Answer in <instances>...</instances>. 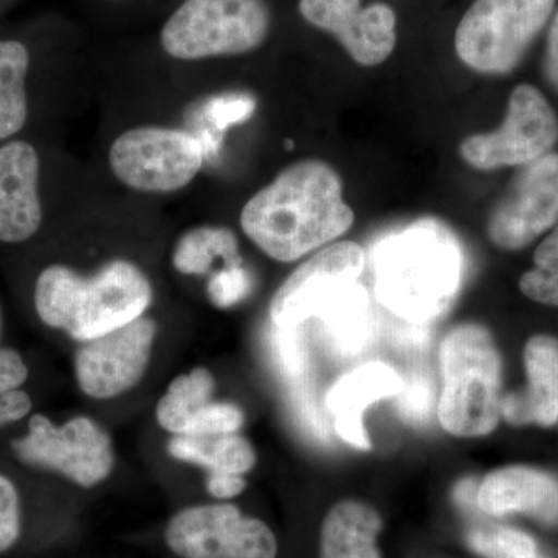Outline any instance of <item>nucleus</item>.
I'll list each match as a JSON object with an SVG mask.
<instances>
[{"label": "nucleus", "instance_id": "1", "mask_svg": "<svg viewBox=\"0 0 558 558\" xmlns=\"http://www.w3.org/2000/svg\"><path fill=\"white\" fill-rule=\"evenodd\" d=\"M354 220L339 172L318 159L290 165L241 211L245 236L278 263H295L328 247Z\"/></svg>", "mask_w": 558, "mask_h": 558}, {"label": "nucleus", "instance_id": "2", "mask_svg": "<svg viewBox=\"0 0 558 558\" xmlns=\"http://www.w3.org/2000/svg\"><path fill=\"white\" fill-rule=\"evenodd\" d=\"M154 301L148 275L128 259L106 263L90 277L64 264L46 267L35 284L44 325L84 343L143 317Z\"/></svg>", "mask_w": 558, "mask_h": 558}, {"label": "nucleus", "instance_id": "3", "mask_svg": "<svg viewBox=\"0 0 558 558\" xmlns=\"http://www.w3.org/2000/svg\"><path fill=\"white\" fill-rule=\"evenodd\" d=\"M464 274L458 241L433 220L414 223L381 242L374 255L380 303L396 317L425 325L457 299Z\"/></svg>", "mask_w": 558, "mask_h": 558}, {"label": "nucleus", "instance_id": "4", "mask_svg": "<svg viewBox=\"0 0 558 558\" xmlns=\"http://www.w3.org/2000/svg\"><path fill=\"white\" fill-rule=\"evenodd\" d=\"M442 389L439 424L457 438L490 435L501 417V357L494 337L478 323H462L439 347Z\"/></svg>", "mask_w": 558, "mask_h": 558}, {"label": "nucleus", "instance_id": "5", "mask_svg": "<svg viewBox=\"0 0 558 558\" xmlns=\"http://www.w3.org/2000/svg\"><path fill=\"white\" fill-rule=\"evenodd\" d=\"M266 0H183L160 32L161 49L179 61L241 57L271 32Z\"/></svg>", "mask_w": 558, "mask_h": 558}, {"label": "nucleus", "instance_id": "6", "mask_svg": "<svg viewBox=\"0 0 558 558\" xmlns=\"http://www.w3.org/2000/svg\"><path fill=\"white\" fill-rule=\"evenodd\" d=\"M556 0H475L459 21L454 51L483 75H505L523 60L553 16Z\"/></svg>", "mask_w": 558, "mask_h": 558}, {"label": "nucleus", "instance_id": "7", "mask_svg": "<svg viewBox=\"0 0 558 558\" xmlns=\"http://www.w3.org/2000/svg\"><path fill=\"white\" fill-rule=\"evenodd\" d=\"M172 558H278L277 535L266 521L231 501H209L175 510L161 529Z\"/></svg>", "mask_w": 558, "mask_h": 558}, {"label": "nucleus", "instance_id": "8", "mask_svg": "<svg viewBox=\"0 0 558 558\" xmlns=\"http://www.w3.org/2000/svg\"><path fill=\"white\" fill-rule=\"evenodd\" d=\"M204 161L201 140L178 128H132L113 140L109 149L113 175L140 193L183 190L199 174Z\"/></svg>", "mask_w": 558, "mask_h": 558}, {"label": "nucleus", "instance_id": "9", "mask_svg": "<svg viewBox=\"0 0 558 558\" xmlns=\"http://www.w3.org/2000/svg\"><path fill=\"white\" fill-rule=\"evenodd\" d=\"M11 447L24 464L60 473L84 490L108 481L116 468L112 438L89 416L69 418L58 427L46 414H35L27 436Z\"/></svg>", "mask_w": 558, "mask_h": 558}, {"label": "nucleus", "instance_id": "10", "mask_svg": "<svg viewBox=\"0 0 558 558\" xmlns=\"http://www.w3.org/2000/svg\"><path fill=\"white\" fill-rule=\"evenodd\" d=\"M558 142V117L545 95L520 84L497 131L470 135L459 146L462 160L478 171L523 167L549 154Z\"/></svg>", "mask_w": 558, "mask_h": 558}, {"label": "nucleus", "instance_id": "11", "mask_svg": "<svg viewBox=\"0 0 558 558\" xmlns=\"http://www.w3.org/2000/svg\"><path fill=\"white\" fill-rule=\"evenodd\" d=\"M157 336L156 319L143 315L130 325L81 343L73 357L81 392L90 399L109 400L137 387L149 368Z\"/></svg>", "mask_w": 558, "mask_h": 558}, {"label": "nucleus", "instance_id": "12", "mask_svg": "<svg viewBox=\"0 0 558 558\" xmlns=\"http://www.w3.org/2000/svg\"><path fill=\"white\" fill-rule=\"evenodd\" d=\"M558 222V154L523 165L487 220L488 240L499 248L526 247Z\"/></svg>", "mask_w": 558, "mask_h": 558}, {"label": "nucleus", "instance_id": "13", "mask_svg": "<svg viewBox=\"0 0 558 558\" xmlns=\"http://www.w3.org/2000/svg\"><path fill=\"white\" fill-rule=\"evenodd\" d=\"M363 269L365 252L357 242H336L318 250L279 286L271 299L275 328L300 329L330 293L359 281Z\"/></svg>", "mask_w": 558, "mask_h": 558}, {"label": "nucleus", "instance_id": "14", "mask_svg": "<svg viewBox=\"0 0 558 558\" xmlns=\"http://www.w3.org/2000/svg\"><path fill=\"white\" fill-rule=\"evenodd\" d=\"M301 17L339 40L349 57L374 68L391 57L398 43V16L388 3L362 0H300Z\"/></svg>", "mask_w": 558, "mask_h": 558}, {"label": "nucleus", "instance_id": "15", "mask_svg": "<svg viewBox=\"0 0 558 558\" xmlns=\"http://www.w3.org/2000/svg\"><path fill=\"white\" fill-rule=\"evenodd\" d=\"M38 150L25 140L0 146V242L21 244L43 226Z\"/></svg>", "mask_w": 558, "mask_h": 558}, {"label": "nucleus", "instance_id": "16", "mask_svg": "<svg viewBox=\"0 0 558 558\" xmlns=\"http://www.w3.org/2000/svg\"><path fill=\"white\" fill-rule=\"evenodd\" d=\"M402 389V377L381 362L366 363L341 377L326 399L340 439L354 449L369 451L371 440L363 424L366 409L381 399L398 398Z\"/></svg>", "mask_w": 558, "mask_h": 558}, {"label": "nucleus", "instance_id": "17", "mask_svg": "<svg viewBox=\"0 0 558 558\" xmlns=\"http://www.w3.org/2000/svg\"><path fill=\"white\" fill-rule=\"evenodd\" d=\"M476 506L492 517L527 513L545 523H557L558 481L526 465L497 469L480 484Z\"/></svg>", "mask_w": 558, "mask_h": 558}, {"label": "nucleus", "instance_id": "18", "mask_svg": "<svg viewBox=\"0 0 558 558\" xmlns=\"http://www.w3.org/2000/svg\"><path fill=\"white\" fill-rule=\"evenodd\" d=\"M527 388L501 400V416L510 424L553 427L558 422V340L535 336L524 348Z\"/></svg>", "mask_w": 558, "mask_h": 558}, {"label": "nucleus", "instance_id": "19", "mask_svg": "<svg viewBox=\"0 0 558 558\" xmlns=\"http://www.w3.org/2000/svg\"><path fill=\"white\" fill-rule=\"evenodd\" d=\"M380 531L376 509L357 499H341L322 521L318 558H381L377 546Z\"/></svg>", "mask_w": 558, "mask_h": 558}, {"label": "nucleus", "instance_id": "20", "mask_svg": "<svg viewBox=\"0 0 558 558\" xmlns=\"http://www.w3.org/2000/svg\"><path fill=\"white\" fill-rule=\"evenodd\" d=\"M311 319H318L323 330L340 354H359L373 337L374 315L368 290L359 281L330 293L315 310Z\"/></svg>", "mask_w": 558, "mask_h": 558}, {"label": "nucleus", "instance_id": "21", "mask_svg": "<svg viewBox=\"0 0 558 558\" xmlns=\"http://www.w3.org/2000/svg\"><path fill=\"white\" fill-rule=\"evenodd\" d=\"M167 451L175 461L197 465L207 473L245 476L258 462L255 447L240 433L171 436Z\"/></svg>", "mask_w": 558, "mask_h": 558}, {"label": "nucleus", "instance_id": "22", "mask_svg": "<svg viewBox=\"0 0 558 558\" xmlns=\"http://www.w3.org/2000/svg\"><path fill=\"white\" fill-rule=\"evenodd\" d=\"M32 53L17 38H0V142L20 134L28 119Z\"/></svg>", "mask_w": 558, "mask_h": 558}, {"label": "nucleus", "instance_id": "23", "mask_svg": "<svg viewBox=\"0 0 558 558\" xmlns=\"http://www.w3.org/2000/svg\"><path fill=\"white\" fill-rule=\"evenodd\" d=\"M215 376L205 366L179 374L157 402V424L171 436L185 435L193 418L215 400Z\"/></svg>", "mask_w": 558, "mask_h": 558}, {"label": "nucleus", "instance_id": "24", "mask_svg": "<svg viewBox=\"0 0 558 558\" xmlns=\"http://www.w3.org/2000/svg\"><path fill=\"white\" fill-rule=\"evenodd\" d=\"M223 260L226 266L244 264L240 253L236 234L227 227H194L175 242L172 250V267L189 277L207 275L216 260Z\"/></svg>", "mask_w": 558, "mask_h": 558}, {"label": "nucleus", "instance_id": "25", "mask_svg": "<svg viewBox=\"0 0 558 558\" xmlns=\"http://www.w3.org/2000/svg\"><path fill=\"white\" fill-rule=\"evenodd\" d=\"M520 289L532 301L558 307V227L538 245L534 269L521 277Z\"/></svg>", "mask_w": 558, "mask_h": 558}, {"label": "nucleus", "instance_id": "26", "mask_svg": "<svg viewBox=\"0 0 558 558\" xmlns=\"http://www.w3.org/2000/svg\"><path fill=\"white\" fill-rule=\"evenodd\" d=\"M470 548L486 558H537V543L510 527H476L468 534Z\"/></svg>", "mask_w": 558, "mask_h": 558}, {"label": "nucleus", "instance_id": "27", "mask_svg": "<svg viewBox=\"0 0 558 558\" xmlns=\"http://www.w3.org/2000/svg\"><path fill=\"white\" fill-rule=\"evenodd\" d=\"M252 289V274L245 269L244 264H234L209 277L207 295L213 306L227 311L247 299Z\"/></svg>", "mask_w": 558, "mask_h": 558}, {"label": "nucleus", "instance_id": "28", "mask_svg": "<svg viewBox=\"0 0 558 558\" xmlns=\"http://www.w3.org/2000/svg\"><path fill=\"white\" fill-rule=\"evenodd\" d=\"M245 425V413L233 402L213 400L191 422L185 435H231L240 433Z\"/></svg>", "mask_w": 558, "mask_h": 558}, {"label": "nucleus", "instance_id": "29", "mask_svg": "<svg viewBox=\"0 0 558 558\" xmlns=\"http://www.w3.org/2000/svg\"><path fill=\"white\" fill-rule=\"evenodd\" d=\"M22 509L20 492L13 481L0 475V554L9 553L20 542Z\"/></svg>", "mask_w": 558, "mask_h": 558}, {"label": "nucleus", "instance_id": "30", "mask_svg": "<svg viewBox=\"0 0 558 558\" xmlns=\"http://www.w3.org/2000/svg\"><path fill=\"white\" fill-rule=\"evenodd\" d=\"M435 402V388L427 377H414L411 384H403L399 395V410L407 421L424 424L432 416Z\"/></svg>", "mask_w": 558, "mask_h": 558}, {"label": "nucleus", "instance_id": "31", "mask_svg": "<svg viewBox=\"0 0 558 558\" xmlns=\"http://www.w3.org/2000/svg\"><path fill=\"white\" fill-rule=\"evenodd\" d=\"M256 102L247 95H231L216 98L208 105V117L219 130H226L230 124L242 123L255 112Z\"/></svg>", "mask_w": 558, "mask_h": 558}, {"label": "nucleus", "instance_id": "32", "mask_svg": "<svg viewBox=\"0 0 558 558\" xmlns=\"http://www.w3.org/2000/svg\"><path fill=\"white\" fill-rule=\"evenodd\" d=\"M28 379V366L20 352L0 348V395L21 389Z\"/></svg>", "mask_w": 558, "mask_h": 558}, {"label": "nucleus", "instance_id": "33", "mask_svg": "<svg viewBox=\"0 0 558 558\" xmlns=\"http://www.w3.org/2000/svg\"><path fill=\"white\" fill-rule=\"evenodd\" d=\"M247 488V478L233 473H207L205 490L215 501H231Z\"/></svg>", "mask_w": 558, "mask_h": 558}, {"label": "nucleus", "instance_id": "34", "mask_svg": "<svg viewBox=\"0 0 558 558\" xmlns=\"http://www.w3.org/2000/svg\"><path fill=\"white\" fill-rule=\"evenodd\" d=\"M32 407L31 396L22 389L0 395V427L21 421L31 413Z\"/></svg>", "mask_w": 558, "mask_h": 558}, {"label": "nucleus", "instance_id": "35", "mask_svg": "<svg viewBox=\"0 0 558 558\" xmlns=\"http://www.w3.org/2000/svg\"><path fill=\"white\" fill-rule=\"evenodd\" d=\"M545 75L558 90V11L550 22L545 53Z\"/></svg>", "mask_w": 558, "mask_h": 558}, {"label": "nucleus", "instance_id": "36", "mask_svg": "<svg viewBox=\"0 0 558 558\" xmlns=\"http://www.w3.org/2000/svg\"><path fill=\"white\" fill-rule=\"evenodd\" d=\"M473 481H465V483L459 484L457 490V499L459 505L465 506V508H472L473 502H476V492L478 488L473 486Z\"/></svg>", "mask_w": 558, "mask_h": 558}, {"label": "nucleus", "instance_id": "37", "mask_svg": "<svg viewBox=\"0 0 558 558\" xmlns=\"http://www.w3.org/2000/svg\"><path fill=\"white\" fill-rule=\"evenodd\" d=\"M0 330H2V312H0Z\"/></svg>", "mask_w": 558, "mask_h": 558}, {"label": "nucleus", "instance_id": "38", "mask_svg": "<svg viewBox=\"0 0 558 558\" xmlns=\"http://www.w3.org/2000/svg\"><path fill=\"white\" fill-rule=\"evenodd\" d=\"M113 2H119V0H113Z\"/></svg>", "mask_w": 558, "mask_h": 558}]
</instances>
